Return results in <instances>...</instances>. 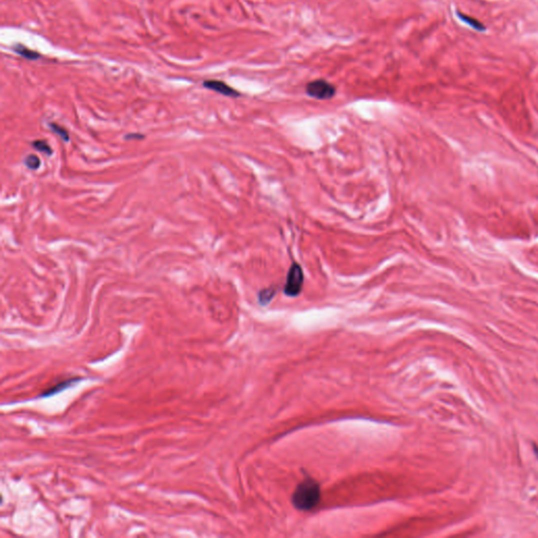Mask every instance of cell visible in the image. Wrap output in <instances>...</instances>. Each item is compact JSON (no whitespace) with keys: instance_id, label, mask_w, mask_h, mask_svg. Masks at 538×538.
Masks as SVG:
<instances>
[{"instance_id":"3","label":"cell","mask_w":538,"mask_h":538,"mask_svg":"<svg viewBox=\"0 0 538 538\" xmlns=\"http://www.w3.org/2000/svg\"><path fill=\"white\" fill-rule=\"evenodd\" d=\"M306 92L309 97L318 100H329L334 97L336 88L324 79H316L306 86Z\"/></svg>"},{"instance_id":"4","label":"cell","mask_w":538,"mask_h":538,"mask_svg":"<svg viewBox=\"0 0 538 538\" xmlns=\"http://www.w3.org/2000/svg\"><path fill=\"white\" fill-rule=\"evenodd\" d=\"M203 86L226 97L236 98L241 95L239 92L236 90L228 84H226L225 82L220 81V80H206L203 82Z\"/></svg>"},{"instance_id":"5","label":"cell","mask_w":538,"mask_h":538,"mask_svg":"<svg viewBox=\"0 0 538 538\" xmlns=\"http://www.w3.org/2000/svg\"><path fill=\"white\" fill-rule=\"evenodd\" d=\"M276 292H278L276 286H270V287L262 289V290L258 294V303H260L261 305H267L274 298Z\"/></svg>"},{"instance_id":"8","label":"cell","mask_w":538,"mask_h":538,"mask_svg":"<svg viewBox=\"0 0 538 538\" xmlns=\"http://www.w3.org/2000/svg\"><path fill=\"white\" fill-rule=\"evenodd\" d=\"M32 146L35 150L44 152L46 156H52V154H53V148H50V146L46 140H36L32 143Z\"/></svg>"},{"instance_id":"9","label":"cell","mask_w":538,"mask_h":538,"mask_svg":"<svg viewBox=\"0 0 538 538\" xmlns=\"http://www.w3.org/2000/svg\"><path fill=\"white\" fill-rule=\"evenodd\" d=\"M50 128L52 132H53L56 134H58V136H59L62 140H64V141L68 142V141L70 140V134H68V130L66 128H64V126H59V124H57V123L52 122V123H50Z\"/></svg>"},{"instance_id":"11","label":"cell","mask_w":538,"mask_h":538,"mask_svg":"<svg viewBox=\"0 0 538 538\" xmlns=\"http://www.w3.org/2000/svg\"><path fill=\"white\" fill-rule=\"evenodd\" d=\"M136 138H139L141 140V139L144 138V136H143V134H128V136H126V140L136 139Z\"/></svg>"},{"instance_id":"13","label":"cell","mask_w":538,"mask_h":538,"mask_svg":"<svg viewBox=\"0 0 538 538\" xmlns=\"http://www.w3.org/2000/svg\"><path fill=\"white\" fill-rule=\"evenodd\" d=\"M536 454H537V458H538V449H536Z\"/></svg>"},{"instance_id":"10","label":"cell","mask_w":538,"mask_h":538,"mask_svg":"<svg viewBox=\"0 0 538 538\" xmlns=\"http://www.w3.org/2000/svg\"><path fill=\"white\" fill-rule=\"evenodd\" d=\"M24 164H26V166L28 170H38V168H40L41 161H40L39 157L36 156V154H28V156L24 159Z\"/></svg>"},{"instance_id":"6","label":"cell","mask_w":538,"mask_h":538,"mask_svg":"<svg viewBox=\"0 0 538 538\" xmlns=\"http://www.w3.org/2000/svg\"><path fill=\"white\" fill-rule=\"evenodd\" d=\"M14 52L15 53H17L18 55H20L22 57L26 58V59H28V60H37L38 58H40V54L37 53L36 50H30L22 44H17L14 46Z\"/></svg>"},{"instance_id":"12","label":"cell","mask_w":538,"mask_h":538,"mask_svg":"<svg viewBox=\"0 0 538 538\" xmlns=\"http://www.w3.org/2000/svg\"><path fill=\"white\" fill-rule=\"evenodd\" d=\"M74 382V380H70V382H64V384H62V385H60V386L58 385L57 387H66V386H68V385L70 384V382ZM59 390H60V388H57V389H55V390H53V391H50V392L46 393V396H50V394H52V393H55V392H58Z\"/></svg>"},{"instance_id":"7","label":"cell","mask_w":538,"mask_h":538,"mask_svg":"<svg viewBox=\"0 0 538 538\" xmlns=\"http://www.w3.org/2000/svg\"><path fill=\"white\" fill-rule=\"evenodd\" d=\"M458 16L462 20V22H464V24H467L469 26L473 28L474 30H486V26L480 22H478V19H475V18L470 17V16H467L464 14H462L460 12H458Z\"/></svg>"},{"instance_id":"2","label":"cell","mask_w":538,"mask_h":538,"mask_svg":"<svg viewBox=\"0 0 538 538\" xmlns=\"http://www.w3.org/2000/svg\"><path fill=\"white\" fill-rule=\"evenodd\" d=\"M304 285V272L298 263H292L288 269L284 294L287 296L296 298L302 292Z\"/></svg>"},{"instance_id":"1","label":"cell","mask_w":538,"mask_h":538,"mask_svg":"<svg viewBox=\"0 0 538 538\" xmlns=\"http://www.w3.org/2000/svg\"><path fill=\"white\" fill-rule=\"evenodd\" d=\"M320 500V486L314 480H304L298 484L292 494V504L296 509L309 511L318 504Z\"/></svg>"}]
</instances>
